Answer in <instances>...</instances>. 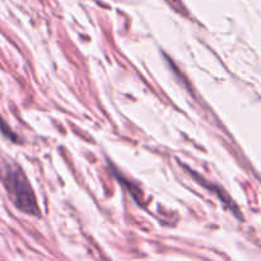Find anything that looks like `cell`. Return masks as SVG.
I'll return each instance as SVG.
<instances>
[{"mask_svg":"<svg viewBox=\"0 0 261 261\" xmlns=\"http://www.w3.org/2000/svg\"><path fill=\"white\" fill-rule=\"evenodd\" d=\"M166 2H167L168 4L171 5V7L175 8V9L177 10V12H180V13L185 12V8L182 7V4H181L180 0H166Z\"/></svg>","mask_w":261,"mask_h":261,"instance_id":"obj_2","label":"cell"},{"mask_svg":"<svg viewBox=\"0 0 261 261\" xmlns=\"http://www.w3.org/2000/svg\"><path fill=\"white\" fill-rule=\"evenodd\" d=\"M4 186L12 198L13 204L20 212L37 218L41 217L37 199L22 168L13 163H7L4 172Z\"/></svg>","mask_w":261,"mask_h":261,"instance_id":"obj_1","label":"cell"}]
</instances>
